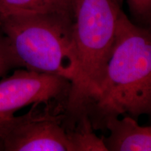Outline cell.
<instances>
[{
    "instance_id": "6da1fadb",
    "label": "cell",
    "mask_w": 151,
    "mask_h": 151,
    "mask_svg": "<svg viewBox=\"0 0 151 151\" xmlns=\"http://www.w3.org/2000/svg\"><path fill=\"white\" fill-rule=\"evenodd\" d=\"M94 129L109 119L151 118V32L134 23L122 10L116 41L101 86L84 106Z\"/></svg>"
},
{
    "instance_id": "7a4b0ae2",
    "label": "cell",
    "mask_w": 151,
    "mask_h": 151,
    "mask_svg": "<svg viewBox=\"0 0 151 151\" xmlns=\"http://www.w3.org/2000/svg\"><path fill=\"white\" fill-rule=\"evenodd\" d=\"M73 14L18 15L0 21L17 68L54 74L72 83L69 102L80 95V64L73 35Z\"/></svg>"
},
{
    "instance_id": "3957f363",
    "label": "cell",
    "mask_w": 151,
    "mask_h": 151,
    "mask_svg": "<svg viewBox=\"0 0 151 151\" xmlns=\"http://www.w3.org/2000/svg\"><path fill=\"white\" fill-rule=\"evenodd\" d=\"M73 35L82 88L75 104L84 106L99 90L116 41L121 8L113 0H71Z\"/></svg>"
},
{
    "instance_id": "277c9868",
    "label": "cell",
    "mask_w": 151,
    "mask_h": 151,
    "mask_svg": "<svg viewBox=\"0 0 151 151\" xmlns=\"http://www.w3.org/2000/svg\"><path fill=\"white\" fill-rule=\"evenodd\" d=\"M63 109L35 104L22 116L0 118V151H73Z\"/></svg>"
},
{
    "instance_id": "5b68a950",
    "label": "cell",
    "mask_w": 151,
    "mask_h": 151,
    "mask_svg": "<svg viewBox=\"0 0 151 151\" xmlns=\"http://www.w3.org/2000/svg\"><path fill=\"white\" fill-rule=\"evenodd\" d=\"M72 83L64 77L22 69L0 81V118L35 104L67 102Z\"/></svg>"
},
{
    "instance_id": "8992f818",
    "label": "cell",
    "mask_w": 151,
    "mask_h": 151,
    "mask_svg": "<svg viewBox=\"0 0 151 151\" xmlns=\"http://www.w3.org/2000/svg\"><path fill=\"white\" fill-rule=\"evenodd\" d=\"M104 130L110 133L102 137L108 151H151V125L141 126L136 119L124 116L109 119Z\"/></svg>"
},
{
    "instance_id": "52a82bcc",
    "label": "cell",
    "mask_w": 151,
    "mask_h": 151,
    "mask_svg": "<svg viewBox=\"0 0 151 151\" xmlns=\"http://www.w3.org/2000/svg\"><path fill=\"white\" fill-rule=\"evenodd\" d=\"M64 13L72 14L71 0H0V21L18 15Z\"/></svg>"
},
{
    "instance_id": "ba28073f",
    "label": "cell",
    "mask_w": 151,
    "mask_h": 151,
    "mask_svg": "<svg viewBox=\"0 0 151 151\" xmlns=\"http://www.w3.org/2000/svg\"><path fill=\"white\" fill-rule=\"evenodd\" d=\"M92 123L87 115L80 116L69 134L73 151H108L104 139L93 132Z\"/></svg>"
},
{
    "instance_id": "9c48e42d",
    "label": "cell",
    "mask_w": 151,
    "mask_h": 151,
    "mask_svg": "<svg viewBox=\"0 0 151 151\" xmlns=\"http://www.w3.org/2000/svg\"><path fill=\"white\" fill-rule=\"evenodd\" d=\"M131 18L134 23L148 27L151 20V0H127Z\"/></svg>"
},
{
    "instance_id": "30bf717a",
    "label": "cell",
    "mask_w": 151,
    "mask_h": 151,
    "mask_svg": "<svg viewBox=\"0 0 151 151\" xmlns=\"http://www.w3.org/2000/svg\"><path fill=\"white\" fill-rule=\"evenodd\" d=\"M17 68L6 38L0 29V78L10 69Z\"/></svg>"
},
{
    "instance_id": "8fae6325",
    "label": "cell",
    "mask_w": 151,
    "mask_h": 151,
    "mask_svg": "<svg viewBox=\"0 0 151 151\" xmlns=\"http://www.w3.org/2000/svg\"><path fill=\"white\" fill-rule=\"evenodd\" d=\"M113 1H114L115 3H116L119 7H120V8H121V6L122 4H123L124 2V0H113Z\"/></svg>"
},
{
    "instance_id": "7c38bea8",
    "label": "cell",
    "mask_w": 151,
    "mask_h": 151,
    "mask_svg": "<svg viewBox=\"0 0 151 151\" xmlns=\"http://www.w3.org/2000/svg\"><path fill=\"white\" fill-rule=\"evenodd\" d=\"M148 28L150 30V32H151V20H150V24H149V26H148Z\"/></svg>"
}]
</instances>
